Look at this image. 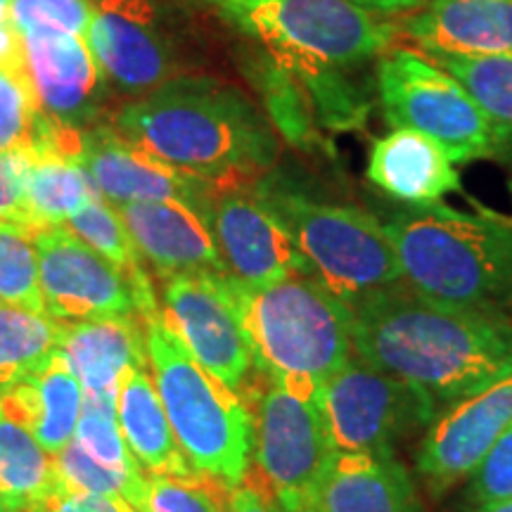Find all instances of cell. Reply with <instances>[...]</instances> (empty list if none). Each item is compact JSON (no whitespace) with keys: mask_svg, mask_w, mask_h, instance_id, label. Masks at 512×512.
<instances>
[{"mask_svg":"<svg viewBox=\"0 0 512 512\" xmlns=\"http://www.w3.org/2000/svg\"><path fill=\"white\" fill-rule=\"evenodd\" d=\"M354 354L453 403L512 375V316L427 297L401 283L351 299Z\"/></svg>","mask_w":512,"mask_h":512,"instance_id":"1","label":"cell"},{"mask_svg":"<svg viewBox=\"0 0 512 512\" xmlns=\"http://www.w3.org/2000/svg\"><path fill=\"white\" fill-rule=\"evenodd\" d=\"M110 126L211 188H238L264 174L280 150L266 114L238 86L214 76H176L121 105Z\"/></svg>","mask_w":512,"mask_h":512,"instance_id":"2","label":"cell"},{"mask_svg":"<svg viewBox=\"0 0 512 512\" xmlns=\"http://www.w3.org/2000/svg\"><path fill=\"white\" fill-rule=\"evenodd\" d=\"M403 283L470 309L512 306V221L446 204H406L382 221Z\"/></svg>","mask_w":512,"mask_h":512,"instance_id":"3","label":"cell"},{"mask_svg":"<svg viewBox=\"0 0 512 512\" xmlns=\"http://www.w3.org/2000/svg\"><path fill=\"white\" fill-rule=\"evenodd\" d=\"M254 363L287 387L316 394L354 358V311L309 275L247 287L226 273Z\"/></svg>","mask_w":512,"mask_h":512,"instance_id":"4","label":"cell"},{"mask_svg":"<svg viewBox=\"0 0 512 512\" xmlns=\"http://www.w3.org/2000/svg\"><path fill=\"white\" fill-rule=\"evenodd\" d=\"M152 380L185 458L223 489L240 486L254 453V418L238 392L192 358L162 311L145 320Z\"/></svg>","mask_w":512,"mask_h":512,"instance_id":"5","label":"cell"},{"mask_svg":"<svg viewBox=\"0 0 512 512\" xmlns=\"http://www.w3.org/2000/svg\"><path fill=\"white\" fill-rule=\"evenodd\" d=\"M256 197L283 223L316 278L342 299L401 283V266L382 221L370 211L313 200L285 185L266 183Z\"/></svg>","mask_w":512,"mask_h":512,"instance_id":"6","label":"cell"},{"mask_svg":"<svg viewBox=\"0 0 512 512\" xmlns=\"http://www.w3.org/2000/svg\"><path fill=\"white\" fill-rule=\"evenodd\" d=\"M283 67L356 69L392 48L399 27L349 0H211Z\"/></svg>","mask_w":512,"mask_h":512,"instance_id":"7","label":"cell"},{"mask_svg":"<svg viewBox=\"0 0 512 512\" xmlns=\"http://www.w3.org/2000/svg\"><path fill=\"white\" fill-rule=\"evenodd\" d=\"M377 98L392 128L437 140L456 164L501 157V145L460 81L411 48H389L377 60Z\"/></svg>","mask_w":512,"mask_h":512,"instance_id":"8","label":"cell"},{"mask_svg":"<svg viewBox=\"0 0 512 512\" xmlns=\"http://www.w3.org/2000/svg\"><path fill=\"white\" fill-rule=\"evenodd\" d=\"M320 411L337 453H396L425 434L437 418V399L354 356L318 392Z\"/></svg>","mask_w":512,"mask_h":512,"instance_id":"9","label":"cell"},{"mask_svg":"<svg viewBox=\"0 0 512 512\" xmlns=\"http://www.w3.org/2000/svg\"><path fill=\"white\" fill-rule=\"evenodd\" d=\"M335 456L318 396L271 380L254 418V458L280 508L311 505Z\"/></svg>","mask_w":512,"mask_h":512,"instance_id":"10","label":"cell"},{"mask_svg":"<svg viewBox=\"0 0 512 512\" xmlns=\"http://www.w3.org/2000/svg\"><path fill=\"white\" fill-rule=\"evenodd\" d=\"M91 53L126 95H147L183 76V53L155 0H93L86 38Z\"/></svg>","mask_w":512,"mask_h":512,"instance_id":"11","label":"cell"},{"mask_svg":"<svg viewBox=\"0 0 512 512\" xmlns=\"http://www.w3.org/2000/svg\"><path fill=\"white\" fill-rule=\"evenodd\" d=\"M164 280V318L200 366L240 392L254 354L226 285V273H176Z\"/></svg>","mask_w":512,"mask_h":512,"instance_id":"12","label":"cell"},{"mask_svg":"<svg viewBox=\"0 0 512 512\" xmlns=\"http://www.w3.org/2000/svg\"><path fill=\"white\" fill-rule=\"evenodd\" d=\"M41 292L46 313L62 323L140 316V297L128 275L72 230H36Z\"/></svg>","mask_w":512,"mask_h":512,"instance_id":"13","label":"cell"},{"mask_svg":"<svg viewBox=\"0 0 512 512\" xmlns=\"http://www.w3.org/2000/svg\"><path fill=\"white\" fill-rule=\"evenodd\" d=\"M512 425V375L448 403L422 434L415 472L432 498L470 479L498 437Z\"/></svg>","mask_w":512,"mask_h":512,"instance_id":"14","label":"cell"},{"mask_svg":"<svg viewBox=\"0 0 512 512\" xmlns=\"http://www.w3.org/2000/svg\"><path fill=\"white\" fill-rule=\"evenodd\" d=\"M22 38V55L43 117L69 131H91L107 105V76L81 36L36 29Z\"/></svg>","mask_w":512,"mask_h":512,"instance_id":"15","label":"cell"},{"mask_svg":"<svg viewBox=\"0 0 512 512\" xmlns=\"http://www.w3.org/2000/svg\"><path fill=\"white\" fill-rule=\"evenodd\" d=\"M209 223L226 273L247 287H266L311 268L290 233L256 195L221 192L209 207Z\"/></svg>","mask_w":512,"mask_h":512,"instance_id":"16","label":"cell"},{"mask_svg":"<svg viewBox=\"0 0 512 512\" xmlns=\"http://www.w3.org/2000/svg\"><path fill=\"white\" fill-rule=\"evenodd\" d=\"M79 164L95 190L107 202H185L209 214L214 188L202 178L147 155L140 147L114 133L112 126H95L83 133Z\"/></svg>","mask_w":512,"mask_h":512,"instance_id":"17","label":"cell"},{"mask_svg":"<svg viewBox=\"0 0 512 512\" xmlns=\"http://www.w3.org/2000/svg\"><path fill=\"white\" fill-rule=\"evenodd\" d=\"M136 245L162 278L176 273H226L209 214L185 202H131L117 207Z\"/></svg>","mask_w":512,"mask_h":512,"instance_id":"18","label":"cell"},{"mask_svg":"<svg viewBox=\"0 0 512 512\" xmlns=\"http://www.w3.org/2000/svg\"><path fill=\"white\" fill-rule=\"evenodd\" d=\"M403 34L427 57L510 53L512 0H427Z\"/></svg>","mask_w":512,"mask_h":512,"instance_id":"19","label":"cell"},{"mask_svg":"<svg viewBox=\"0 0 512 512\" xmlns=\"http://www.w3.org/2000/svg\"><path fill=\"white\" fill-rule=\"evenodd\" d=\"M316 512H425L396 453H337L311 498Z\"/></svg>","mask_w":512,"mask_h":512,"instance_id":"20","label":"cell"},{"mask_svg":"<svg viewBox=\"0 0 512 512\" xmlns=\"http://www.w3.org/2000/svg\"><path fill=\"white\" fill-rule=\"evenodd\" d=\"M368 181L403 204H437L463 190L456 162L437 140L411 128H392L368 155Z\"/></svg>","mask_w":512,"mask_h":512,"instance_id":"21","label":"cell"},{"mask_svg":"<svg viewBox=\"0 0 512 512\" xmlns=\"http://www.w3.org/2000/svg\"><path fill=\"white\" fill-rule=\"evenodd\" d=\"M81 406L83 387L62 349L17 382L0 387V408L50 456H57L64 446L72 444Z\"/></svg>","mask_w":512,"mask_h":512,"instance_id":"22","label":"cell"},{"mask_svg":"<svg viewBox=\"0 0 512 512\" xmlns=\"http://www.w3.org/2000/svg\"><path fill=\"white\" fill-rule=\"evenodd\" d=\"M62 354L83 394H117L128 368H150L145 330L133 316L67 323Z\"/></svg>","mask_w":512,"mask_h":512,"instance_id":"23","label":"cell"},{"mask_svg":"<svg viewBox=\"0 0 512 512\" xmlns=\"http://www.w3.org/2000/svg\"><path fill=\"white\" fill-rule=\"evenodd\" d=\"M150 368H128L117 389V413L124 439L143 472L157 477L204 479L178 446Z\"/></svg>","mask_w":512,"mask_h":512,"instance_id":"24","label":"cell"},{"mask_svg":"<svg viewBox=\"0 0 512 512\" xmlns=\"http://www.w3.org/2000/svg\"><path fill=\"white\" fill-rule=\"evenodd\" d=\"M55 486L53 456L0 408V510L24 512Z\"/></svg>","mask_w":512,"mask_h":512,"instance_id":"25","label":"cell"},{"mask_svg":"<svg viewBox=\"0 0 512 512\" xmlns=\"http://www.w3.org/2000/svg\"><path fill=\"white\" fill-rule=\"evenodd\" d=\"M95 190L79 162L57 155L34 157L27 176V209L34 230L62 226L95 200Z\"/></svg>","mask_w":512,"mask_h":512,"instance_id":"26","label":"cell"},{"mask_svg":"<svg viewBox=\"0 0 512 512\" xmlns=\"http://www.w3.org/2000/svg\"><path fill=\"white\" fill-rule=\"evenodd\" d=\"M64 228L72 230L76 238H81L86 245H91L95 252L112 261L114 266L121 268L128 278L136 285L140 297V320H145L152 313H157L155 292H152V283L147 278L143 264H140V254L136 245H133L131 235L121 221L119 211L114 204H110L105 197L98 195L83 207L79 214H74Z\"/></svg>","mask_w":512,"mask_h":512,"instance_id":"27","label":"cell"},{"mask_svg":"<svg viewBox=\"0 0 512 512\" xmlns=\"http://www.w3.org/2000/svg\"><path fill=\"white\" fill-rule=\"evenodd\" d=\"M465 86L494 128L501 155H512V50L486 57H430Z\"/></svg>","mask_w":512,"mask_h":512,"instance_id":"28","label":"cell"},{"mask_svg":"<svg viewBox=\"0 0 512 512\" xmlns=\"http://www.w3.org/2000/svg\"><path fill=\"white\" fill-rule=\"evenodd\" d=\"M285 69L304 86L320 126L342 133L366 126L373 105H370L368 88L356 81L354 74H349L351 69L309 62Z\"/></svg>","mask_w":512,"mask_h":512,"instance_id":"29","label":"cell"},{"mask_svg":"<svg viewBox=\"0 0 512 512\" xmlns=\"http://www.w3.org/2000/svg\"><path fill=\"white\" fill-rule=\"evenodd\" d=\"M67 323L17 306L0 304V387L41 366L62 349Z\"/></svg>","mask_w":512,"mask_h":512,"instance_id":"30","label":"cell"},{"mask_svg":"<svg viewBox=\"0 0 512 512\" xmlns=\"http://www.w3.org/2000/svg\"><path fill=\"white\" fill-rule=\"evenodd\" d=\"M53 121L38 110L27 67H0V152L41 157L48 152Z\"/></svg>","mask_w":512,"mask_h":512,"instance_id":"31","label":"cell"},{"mask_svg":"<svg viewBox=\"0 0 512 512\" xmlns=\"http://www.w3.org/2000/svg\"><path fill=\"white\" fill-rule=\"evenodd\" d=\"M0 304L46 313L36 230L0 221Z\"/></svg>","mask_w":512,"mask_h":512,"instance_id":"32","label":"cell"},{"mask_svg":"<svg viewBox=\"0 0 512 512\" xmlns=\"http://www.w3.org/2000/svg\"><path fill=\"white\" fill-rule=\"evenodd\" d=\"M259 86L264 91L268 121L278 128L290 143L313 150V147H328L320 138L309 95L294 74L287 72L283 64L273 60L266 62Z\"/></svg>","mask_w":512,"mask_h":512,"instance_id":"33","label":"cell"},{"mask_svg":"<svg viewBox=\"0 0 512 512\" xmlns=\"http://www.w3.org/2000/svg\"><path fill=\"white\" fill-rule=\"evenodd\" d=\"M55 484L67 491H79V494H98V496H119L143 512L147 479L145 475H128V472L114 470L98 463L88 456L83 448L72 441L53 456Z\"/></svg>","mask_w":512,"mask_h":512,"instance_id":"34","label":"cell"},{"mask_svg":"<svg viewBox=\"0 0 512 512\" xmlns=\"http://www.w3.org/2000/svg\"><path fill=\"white\" fill-rule=\"evenodd\" d=\"M74 441L102 465L128 475H145L121 432L117 394H83Z\"/></svg>","mask_w":512,"mask_h":512,"instance_id":"35","label":"cell"},{"mask_svg":"<svg viewBox=\"0 0 512 512\" xmlns=\"http://www.w3.org/2000/svg\"><path fill=\"white\" fill-rule=\"evenodd\" d=\"M93 0H10V24L19 36L36 29L86 38Z\"/></svg>","mask_w":512,"mask_h":512,"instance_id":"36","label":"cell"},{"mask_svg":"<svg viewBox=\"0 0 512 512\" xmlns=\"http://www.w3.org/2000/svg\"><path fill=\"white\" fill-rule=\"evenodd\" d=\"M465 498L470 508H482V505L512 498V425L498 437L467 479Z\"/></svg>","mask_w":512,"mask_h":512,"instance_id":"37","label":"cell"},{"mask_svg":"<svg viewBox=\"0 0 512 512\" xmlns=\"http://www.w3.org/2000/svg\"><path fill=\"white\" fill-rule=\"evenodd\" d=\"M143 512H223V508L209 494L207 479L150 475Z\"/></svg>","mask_w":512,"mask_h":512,"instance_id":"38","label":"cell"},{"mask_svg":"<svg viewBox=\"0 0 512 512\" xmlns=\"http://www.w3.org/2000/svg\"><path fill=\"white\" fill-rule=\"evenodd\" d=\"M29 155L24 152H0V221L29 226L27 209V176Z\"/></svg>","mask_w":512,"mask_h":512,"instance_id":"39","label":"cell"},{"mask_svg":"<svg viewBox=\"0 0 512 512\" xmlns=\"http://www.w3.org/2000/svg\"><path fill=\"white\" fill-rule=\"evenodd\" d=\"M24 512H140L131 503L119 496H98V494H79V491H67L60 484L36 503L34 508Z\"/></svg>","mask_w":512,"mask_h":512,"instance_id":"40","label":"cell"},{"mask_svg":"<svg viewBox=\"0 0 512 512\" xmlns=\"http://www.w3.org/2000/svg\"><path fill=\"white\" fill-rule=\"evenodd\" d=\"M226 512H285L271 494H264L259 486L245 484L228 489Z\"/></svg>","mask_w":512,"mask_h":512,"instance_id":"41","label":"cell"},{"mask_svg":"<svg viewBox=\"0 0 512 512\" xmlns=\"http://www.w3.org/2000/svg\"><path fill=\"white\" fill-rule=\"evenodd\" d=\"M349 3L358 5L361 10L373 12V15H406V12H418L427 0H349Z\"/></svg>","mask_w":512,"mask_h":512,"instance_id":"42","label":"cell"},{"mask_svg":"<svg viewBox=\"0 0 512 512\" xmlns=\"http://www.w3.org/2000/svg\"><path fill=\"white\" fill-rule=\"evenodd\" d=\"M470 512H512V498H505V501H496V503L482 505V508H472Z\"/></svg>","mask_w":512,"mask_h":512,"instance_id":"43","label":"cell"},{"mask_svg":"<svg viewBox=\"0 0 512 512\" xmlns=\"http://www.w3.org/2000/svg\"><path fill=\"white\" fill-rule=\"evenodd\" d=\"M294 512H316L311 508V505H304V508H299V510H294Z\"/></svg>","mask_w":512,"mask_h":512,"instance_id":"44","label":"cell"},{"mask_svg":"<svg viewBox=\"0 0 512 512\" xmlns=\"http://www.w3.org/2000/svg\"><path fill=\"white\" fill-rule=\"evenodd\" d=\"M0 512H3V510H0Z\"/></svg>","mask_w":512,"mask_h":512,"instance_id":"45","label":"cell"}]
</instances>
